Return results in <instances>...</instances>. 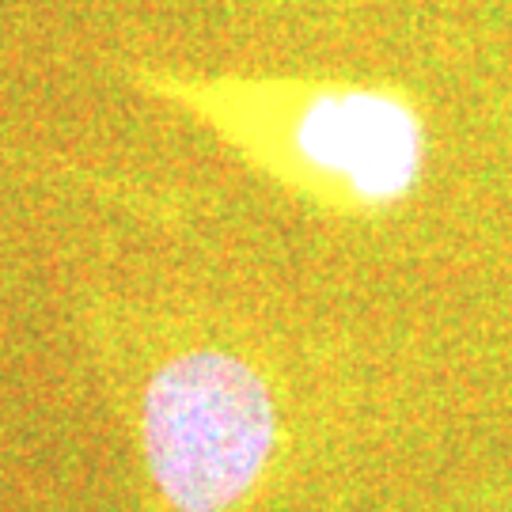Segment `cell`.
Listing matches in <instances>:
<instances>
[{
	"label": "cell",
	"instance_id": "obj_1",
	"mask_svg": "<svg viewBox=\"0 0 512 512\" xmlns=\"http://www.w3.org/2000/svg\"><path fill=\"white\" fill-rule=\"evenodd\" d=\"M133 80L277 183L338 209L403 202L429 156L421 110L387 84L179 73L156 65L133 69Z\"/></svg>",
	"mask_w": 512,
	"mask_h": 512
},
{
	"label": "cell",
	"instance_id": "obj_2",
	"mask_svg": "<svg viewBox=\"0 0 512 512\" xmlns=\"http://www.w3.org/2000/svg\"><path fill=\"white\" fill-rule=\"evenodd\" d=\"M137 433L167 512H232L266 475L281 414L251 361L228 349H183L148 372Z\"/></svg>",
	"mask_w": 512,
	"mask_h": 512
}]
</instances>
